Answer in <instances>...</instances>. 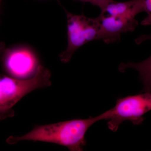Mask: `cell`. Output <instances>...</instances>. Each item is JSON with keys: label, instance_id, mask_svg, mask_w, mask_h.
I'll use <instances>...</instances> for the list:
<instances>
[{"label": "cell", "instance_id": "3", "mask_svg": "<svg viewBox=\"0 0 151 151\" xmlns=\"http://www.w3.org/2000/svg\"><path fill=\"white\" fill-rule=\"evenodd\" d=\"M151 109V94L150 92L131 95L117 99L115 106L108 110L109 129L116 132L123 122L129 121L134 125H140L143 116Z\"/></svg>", "mask_w": 151, "mask_h": 151}, {"label": "cell", "instance_id": "5", "mask_svg": "<svg viewBox=\"0 0 151 151\" xmlns=\"http://www.w3.org/2000/svg\"><path fill=\"white\" fill-rule=\"evenodd\" d=\"M2 57L7 73L12 77L19 79L32 77L40 65L35 55L26 47L5 50Z\"/></svg>", "mask_w": 151, "mask_h": 151}, {"label": "cell", "instance_id": "4", "mask_svg": "<svg viewBox=\"0 0 151 151\" xmlns=\"http://www.w3.org/2000/svg\"><path fill=\"white\" fill-rule=\"evenodd\" d=\"M67 19L68 46L59 55L63 63L70 61L76 50L91 41L98 40L99 22L97 18H90L83 15H76L65 11Z\"/></svg>", "mask_w": 151, "mask_h": 151}, {"label": "cell", "instance_id": "8", "mask_svg": "<svg viewBox=\"0 0 151 151\" xmlns=\"http://www.w3.org/2000/svg\"><path fill=\"white\" fill-rule=\"evenodd\" d=\"M140 2L143 12L147 14V16L141 23L143 25L147 26L151 24V0H139Z\"/></svg>", "mask_w": 151, "mask_h": 151}, {"label": "cell", "instance_id": "9", "mask_svg": "<svg viewBox=\"0 0 151 151\" xmlns=\"http://www.w3.org/2000/svg\"><path fill=\"white\" fill-rule=\"evenodd\" d=\"M83 2H89L92 4L93 5L98 6L101 8L106 3L108 2L110 0H76Z\"/></svg>", "mask_w": 151, "mask_h": 151}, {"label": "cell", "instance_id": "2", "mask_svg": "<svg viewBox=\"0 0 151 151\" xmlns=\"http://www.w3.org/2000/svg\"><path fill=\"white\" fill-rule=\"evenodd\" d=\"M51 73L40 65L35 74L27 79H19L0 74V120L14 116V105L35 89L51 85Z\"/></svg>", "mask_w": 151, "mask_h": 151}, {"label": "cell", "instance_id": "6", "mask_svg": "<svg viewBox=\"0 0 151 151\" xmlns=\"http://www.w3.org/2000/svg\"><path fill=\"white\" fill-rule=\"evenodd\" d=\"M134 13H127L121 15L97 17L100 29L98 40H103L109 44L119 41L122 33L133 32L138 25Z\"/></svg>", "mask_w": 151, "mask_h": 151}, {"label": "cell", "instance_id": "1", "mask_svg": "<svg viewBox=\"0 0 151 151\" xmlns=\"http://www.w3.org/2000/svg\"><path fill=\"white\" fill-rule=\"evenodd\" d=\"M108 111L89 119H73L45 125H37L21 137H9L7 142L14 145L20 141H32L54 143L66 147L70 151H83L86 145L85 134L94 123L107 120Z\"/></svg>", "mask_w": 151, "mask_h": 151}, {"label": "cell", "instance_id": "7", "mask_svg": "<svg viewBox=\"0 0 151 151\" xmlns=\"http://www.w3.org/2000/svg\"><path fill=\"white\" fill-rule=\"evenodd\" d=\"M100 9L101 14L99 16L103 17L116 16L130 13L137 15L143 12L139 0H131L123 2L110 0Z\"/></svg>", "mask_w": 151, "mask_h": 151}, {"label": "cell", "instance_id": "11", "mask_svg": "<svg viewBox=\"0 0 151 151\" xmlns=\"http://www.w3.org/2000/svg\"><path fill=\"white\" fill-rule=\"evenodd\" d=\"M1 0H0V14H1Z\"/></svg>", "mask_w": 151, "mask_h": 151}, {"label": "cell", "instance_id": "10", "mask_svg": "<svg viewBox=\"0 0 151 151\" xmlns=\"http://www.w3.org/2000/svg\"><path fill=\"white\" fill-rule=\"evenodd\" d=\"M4 45L0 43V58L2 57L3 53L5 50Z\"/></svg>", "mask_w": 151, "mask_h": 151}]
</instances>
